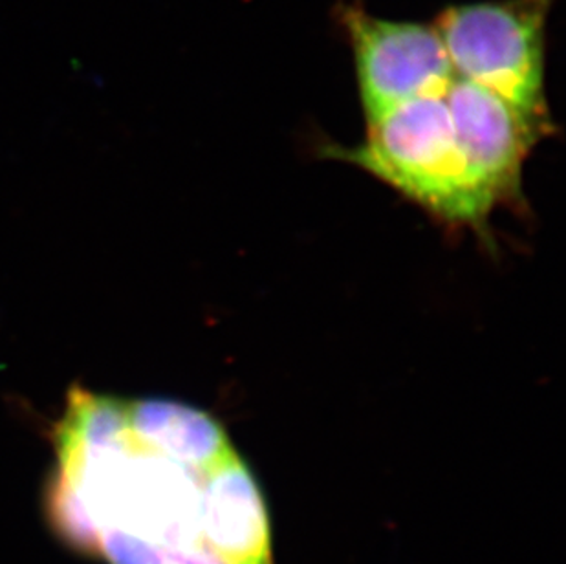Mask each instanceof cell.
<instances>
[{
  "label": "cell",
  "instance_id": "cell-1",
  "mask_svg": "<svg viewBox=\"0 0 566 564\" xmlns=\"http://www.w3.org/2000/svg\"><path fill=\"white\" fill-rule=\"evenodd\" d=\"M49 516L107 564H275L266 501L219 421L171 399L70 393Z\"/></svg>",
  "mask_w": 566,
  "mask_h": 564
},
{
  "label": "cell",
  "instance_id": "cell-2",
  "mask_svg": "<svg viewBox=\"0 0 566 564\" xmlns=\"http://www.w3.org/2000/svg\"><path fill=\"white\" fill-rule=\"evenodd\" d=\"M367 127L364 145L331 155L370 170L449 222L486 228L501 200L460 149L446 97H412Z\"/></svg>",
  "mask_w": 566,
  "mask_h": 564
},
{
  "label": "cell",
  "instance_id": "cell-3",
  "mask_svg": "<svg viewBox=\"0 0 566 564\" xmlns=\"http://www.w3.org/2000/svg\"><path fill=\"white\" fill-rule=\"evenodd\" d=\"M554 4L556 0H488L448 6L433 22L454 77L495 92L551 128L545 69Z\"/></svg>",
  "mask_w": 566,
  "mask_h": 564
},
{
  "label": "cell",
  "instance_id": "cell-4",
  "mask_svg": "<svg viewBox=\"0 0 566 564\" xmlns=\"http://www.w3.org/2000/svg\"><path fill=\"white\" fill-rule=\"evenodd\" d=\"M337 21L353 49L367 122L412 97L443 96L453 83L433 22L389 21L358 2L337 6Z\"/></svg>",
  "mask_w": 566,
  "mask_h": 564
},
{
  "label": "cell",
  "instance_id": "cell-5",
  "mask_svg": "<svg viewBox=\"0 0 566 564\" xmlns=\"http://www.w3.org/2000/svg\"><path fill=\"white\" fill-rule=\"evenodd\" d=\"M460 149L497 192L499 200L518 197L523 164L551 127L524 116L495 92L454 77L443 94Z\"/></svg>",
  "mask_w": 566,
  "mask_h": 564
}]
</instances>
